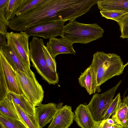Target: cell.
Here are the masks:
<instances>
[{
    "mask_svg": "<svg viewBox=\"0 0 128 128\" xmlns=\"http://www.w3.org/2000/svg\"><path fill=\"white\" fill-rule=\"evenodd\" d=\"M69 4L66 0H42L24 14L8 21L9 28L20 32L50 18L66 20L70 13Z\"/></svg>",
    "mask_w": 128,
    "mask_h": 128,
    "instance_id": "6da1fadb",
    "label": "cell"
},
{
    "mask_svg": "<svg viewBox=\"0 0 128 128\" xmlns=\"http://www.w3.org/2000/svg\"><path fill=\"white\" fill-rule=\"evenodd\" d=\"M97 86H100L112 77L123 72L124 65L120 56L114 53L97 52L93 55L90 65Z\"/></svg>",
    "mask_w": 128,
    "mask_h": 128,
    "instance_id": "7a4b0ae2",
    "label": "cell"
},
{
    "mask_svg": "<svg viewBox=\"0 0 128 128\" xmlns=\"http://www.w3.org/2000/svg\"><path fill=\"white\" fill-rule=\"evenodd\" d=\"M104 33L96 23L83 24L74 20L64 26L60 36L72 44H85L100 38Z\"/></svg>",
    "mask_w": 128,
    "mask_h": 128,
    "instance_id": "3957f363",
    "label": "cell"
},
{
    "mask_svg": "<svg viewBox=\"0 0 128 128\" xmlns=\"http://www.w3.org/2000/svg\"><path fill=\"white\" fill-rule=\"evenodd\" d=\"M42 39L33 37L29 43V56L37 72L50 84L54 85L59 81L57 73L52 72L47 66L42 49Z\"/></svg>",
    "mask_w": 128,
    "mask_h": 128,
    "instance_id": "277c9868",
    "label": "cell"
},
{
    "mask_svg": "<svg viewBox=\"0 0 128 128\" xmlns=\"http://www.w3.org/2000/svg\"><path fill=\"white\" fill-rule=\"evenodd\" d=\"M15 72L18 86L24 96L35 107L42 104L44 92L34 74L30 69L26 72L19 70Z\"/></svg>",
    "mask_w": 128,
    "mask_h": 128,
    "instance_id": "5b68a950",
    "label": "cell"
},
{
    "mask_svg": "<svg viewBox=\"0 0 128 128\" xmlns=\"http://www.w3.org/2000/svg\"><path fill=\"white\" fill-rule=\"evenodd\" d=\"M66 22L52 18L24 31L30 36L39 37L46 39L56 38L60 36Z\"/></svg>",
    "mask_w": 128,
    "mask_h": 128,
    "instance_id": "8992f818",
    "label": "cell"
},
{
    "mask_svg": "<svg viewBox=\"0 0 128 128\" xmlns=\"http://www.w3.org/2000/svg\"><path fill=\"white\" fill-rule=\"evenodd\" d=\"M122 81L120 80L114 87L101 94L95 93L88 105L94 120L96 122L102 120L103 114L113 100L116 92Z\"/></svg>",
    "mask_w": 128,
    "mask_h": 128,
    "instance_id": "52a82bcc",
    "label": "cell"
},
{
    "mask_svg": "<svg viewBox=\"0 0 128 128\" xmlns=\"http://www.w3.org/2000/svg\"><path fill=\"white\" fill-rule=\"evenodd\" d=\"M29 37L24 31L18 33L8 32L6 35L7 40L13 45L27 71L30 69L29 56Z\"/></svg>",
    "mask_w": 128,
    "mask_h": 128,
    "instance_id": "ba28073f",
    "label": "cell"
},
{
    "mask_svg": "<svg viewBox=\"0 0 128 128\" xmlns=\"http://www.w3.org/2000/svg\"><path fill=\"white\" fill-rule=\"evenodd\" d=\"M59 103L53 119L48 128H68L73 123L74 114L71 106Z\"/></svg>",
    "mask_w": 128,
    "mask_h": 128,
    "instance_id": "9c48e42d",
    "label": "cell"
},
{
    "mask_svg": "<svg viewBox=\"0 0 128 128\" xmlns=\"http://www.w3.org/2000/svg\"><path fill=\"white\" fill-rule=\"evenodd\" d=\"M0 64L3 68L9 92L23 95L18 86L15 71L8 61L2 50H0Z\"/></svg>",
    "mask_w": 128,
    "mask_h": 128,
    "instance_id": "30bf717a",
    "label": "cell"
},
{
    "mask_svg": "<svg viewBox=\"0 0 128 128\" xmlns=\"http://www.w3.org/2000/svg\"><path fill=\"white\" fill-rule=\"evenodd\" d=\"M72 45L62 38H52L49 39L46 46L52 57L55 60L56 57L61 54L76 55V52Z\"/></svg>",
    "mask_w": 128,
    "mask_h": 128,
    "instance_id": "8fae6325",
    "label": "cell"
},
{
    "mask_svg": "<svg viewBox=\"0 0 128 128\" xmlns=\"http://www.w3.org/2000/svg\"><path fill=\"white\" fill-rule=\"evenodd\" d=\"M56 104L50 102L41 104L35 107V116L40 128H43L52 121L57 108Z\"/></svg>",
    "mask_w": 128,
    "mask_h": 128,
    "instance_id": "7c38bea8",
    "label": "cell"
},
{
    "mask_svg": "<svg viewBox=\"0 0 128 128\" xmlns=\"http://www.w3.org/2000/svg\"><path fill=\"white\" fill-rule=\"evenodd\" d=\"M74 120L81 128H94V120L88 105L80 104L74 111Z\"/></svg>",
    "mask_w": 128,
    "mask_h": 128,
    "instance_id": "4fadbf2b",
    "label": "cell"
},
{
    "mask_svg": "<svg viewBox=\"0 0 128 128\" xmlns=\"http://www.w3.org/2000/svg\"><path fill=\"white\" fill-rule=\"evenodd\" d=\"M7 40V44L3 46L2 50L8 61L15 71L27 72L28 71L14 46L10 42Z\"/></svg>",
    "mask_w": 128,
    "mask_h": 128,
    "instance_id": "5bb4252c",
    "label": "cell"
},
{
    "mask_svg": "<svg viewBox=\"0 0 128 128\" xmlns=\"http://www.w3.org/2000/svg\"><path fill=\"white\" fill-rule=\"evenodd\" d=\"M78 80L80 85L85 88L89 94L101 92V89L96 85L94 72L90 65L81 73Z\"/></svg>",
    "mask_w": 128,
    "mask_h": 128,
    "instance_id": "9a60e30c",
    "label": "cell"
},
{
    "mask_svg": "<svg viewBox=\"0 0 128 128\" xmlns=\"http://www.w3.org/2000/svg\"><path fill=\"white\" fill-rule=\"evenodd\" d=\"M96 4L100 10L121 11L128 14V0H98Z\"/></svg>",
    "mask_w": 128,
    "mask_h": 128,
    "instance_id": "2e32d148",
    "label": "cell"
},
{
    "mask_svg": "<svg viewBox=\"0 0 128 128\" xmlns=\"http://www.w3.org/2000/svg\"><path fill=\"white\" fill-rule=\"evenodd\" d=\"M0 114L20 120L9 92L6 97L0 101Z\"/></svg>",
    "mask_w": 128,
    "mask_h": 128,
    "instance_id": "e0dca14e",
    "label": "cell"
},
{
    "mask_svg": "<svg viewBox=\"0 0 128 128\" xmlns=\"http://www.w3.org/2000/svg\"><path fill=\"white\" fill-rule=\"evenodd\" d=\"M111 118L118 124L124 128H128V108L127 105L121 102Z\"/></svg>",
    "mask_w": 128,
    "mask_h": 128,
    "instance_id": "ac0fdd59",
    "label": "cell"
},
{
    "mask_svg": "<svg viewBox=\"0 0 128 128\" xmlns=\"http://www.w3.org/2000/svg\"><path fill=\"white\" fill-rule=\"evenodd\" d=\"M14 103L20 120L27 128H40L35 116L28 114Z\"/></svg>",
    "mask_w": 128,
    "mask_h": 128,
    "instance_id": "d6986e66",
    "label": "cell"
},
{
    "mask_svg": "<svg viewBox=\"0 0 128 128\" xmlns=\"http://www.w3.org/2000/svg\"><path fill=\"white\" fill-rule=\"evenodd\" d=\"M13 102L28 114L35 116V107L23 95H18L9 92Z\"/></svg>",
    "mask_w": 128,
    "mask_h": 128,
    "instance_id": "ffe728a7",
    "label": "cell"
},
{
    "mask_svg": "<svg viewBox=\"0 0 128 128\" xmlns=\"http://www.w3.org/2000/svg\"><path fill=\"white\" fill-rule=\"evenodd\" d=\"M0 124L2 128H27L20 120L0 114Z\"/></svg>",
    "mask_w": 128,
    "mask_h": 128,
    "instance_id": "44dd1931",
    "label": "cell"
},
{
    "mask_svg": "<svg viewBox=\"0 0 128 128\" xmlns=\"http://www.w3.org/2000/svg\"><path fill=\"white\" fill-rule=\"evenodd\" d=\"M24 0H9L6 8L4 15L8 21L12 19L16 16L17 10Z\"/></svg>",
    "mask_w": 128,
    "mask_h": 128,
    "instance_id": "7402d4cb",
    "label": "cell"
},
{
    "mask_svg": "<svg viewBox=\"0 0 128 128\" xmlns=\"http://www.w3.org/2000/svg\"><path fill=\"white\" fill-rule=\"evenodd\" d=\"M121 102L120 93H119L104 112L102 120H105L110 118V116L116 111Z\"/></svg>",
    "mask_w": 128,
    "mask_h": 128,
    "instance_id": "603a6c76",
    "label": "cell"
},
{
    "mask_svg": "<svg viewBox=\"0 0 128 128\" xmlns=\"http://www.w3.org/2000/svg\"><path fill=\"white\" fill-rule=\"evenodd\" d=\"M42 0H24L18 8L16 16L22 15L27 12L40 2Z\"/></svg>",
    "mask_w": 128,
    "mask_h": 128,
    "instance_id": "cb8c5ba5",
    "label": "cell"
},
{
    "mask_svg": "<svg viewBox=\"0 0 128 128\" xmlns=\"http://www.w3.org/2000/svg\"><path fill=\"white\" fill-rule=\"evenodd\" d=\"M94 128H124L116 122L112 118H109L105 120H101L98 121H95Z\"/></svg>",
    "mask_w": 128,
    "mask_h": 128,
    "instance_id": "d4e9b609",
    "label": "cell"
},
{
    "mask_svg": "<svg viewBox=\"0 0 128 128\" xmlns=\"http://www.w3.org/2000/svg\"><path fill=\"white\" fill-rule=\"evenodd\" d=\"M100 13L102 17L117 22L123 16L127 14L122 11L112 10H100Z\"/></svg>",
    "mask_w": 128,
    "mask_h": 128,
    "instance_id": "484cf974",
    "label": "cell"
},
{
    "mask_svg": "<svg viewBox=\"0 0 128 128\" xmlns=\"http://www.w3.org/2000/svg\"><path fill=\"white\" fill-rule=\"evenodd\" d=\"M121 32L120 38H128V14L123 16L117 22Z\"/></svg>",
    "mask_w": 128,
    "mask_h": 128,
    "instance_id": "4316f807",
    "label": "cell"
},
{
    "mask_svg": "<svg viewBox=\"0 0 128 128\" xmlns=\"http://www.w3.org/2000/svg\"><path fill=\"white\" fill-rule=\"evenodd\" d=\"M0 101L4 98L9 91L3 68L0 64Z\"/></svg>",
    "mask_w": 128,
    "mask_h": 128,
    "instance_id": "83f0119b",
    "label": "cell"
},
{
    "mask_svg": "<svg viewBox=\"0 0 128 128\" xmlns=\"http://www.w3.org/2000/svg\"><path fill=\"white\" fill-rule=\"evenodd\" d=\"M42 49L47 66L52 72L57 73L56 70V63L55 60L52 57L44 44L42 46Z\"/></svg>",
    "mask_w": 128,
    "mask_h": 128,
    "instance_id": "f1b7e54d",
    "label": "cell"
},
{
    "mask_svg": "<svg viewBox=\"0 0 128 128\" xmlns=\"http://www.w3.org/2000/svg\"><path fill=\"white\" fill-rule=\"evenodd\" d=\"M9 25V21L5 17L4 13L0 12V34L6 35Z\"/></svg>",
    "mask_w": 128,
    "mask_h": 128,
    "instance_id": "f546056e",
    "label": "cell"
},
{
    "mask_svg": "<svg viewBox=\"0 0 128 128\" xmlns=\"http://www.w3.org/2000/svg\"><path fill=\"white\" fill-rule=\"evenodd\" d=\"M9 0H0V12L4 13Z\"/></svg>",
    "mask_w": 128,
    "mask_h": 128,
    "instance_id": "4dcf8cb0",
    "label": "cell"
},
{
    "mask_svg": "<svg viewBox=\"0 0 128 128\" xmlns=\"http://www.w3.org/2000/svg\"><path fill=\"white\" fill-rule=\"evenodd\" d=\"M6 38V35L0 34V50H1L3 46L7 44Z\"/></svg>",
    "mask_w": 128,
    "mask_h": 128,
    "instance_id": "1f68e13d",
    "label": "cell"
},
{
    "mask_svg": "<svg viewBox=\"0 0 128 128\" xmlns=\"http://www.w3.org/2000/svg\"><path fill=\"white\" fill-rule=\"evenodd\" d=\"M122 102L126 104L128 108V95L126 96H124L123 98Z\"/></svg>",
    "mask_w": 128,
    "mask_h": 128,
    "instance_id": "d6a6232c",
    "label": "cell"
},
{
    "mask_svg": "<svg viewBox=\"0 0 128 128\" xmlns=\"http://www.w3.org/2000/svg\"><path fill=\"white\" fill-rule=\"evenodd\" d=\"M128 65V62L124 65V68Z\"/></svg>",
    "mask_w": 128,
    "mask_h": 128,
    "instance_id": "836d02e7",
    "label": "cell"
},
{
    "mask_svg": "<svg viewBox=\"0 0 128 128\" xmlns=\"http://www.w3.org/2000/svg\"></svg>",
    "mask_w": 128,
    "mask_h": 128,
    "instance_id": "e575fe53",
    "label": "cell"
},
{
    "mask_svg": "<svg viewBox=\"0 0 128 128\" xmlns=\"http://www.w3.org/2000/svg\"></svg>",
    "mask_w": 128,
    "mask_h": 128,
    "instance_id": "d590c367",
    "label": "cell"
}]
</instances>
